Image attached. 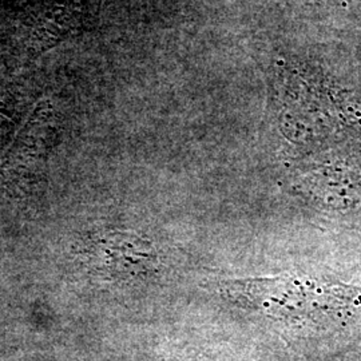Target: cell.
<instances>
[{
    "label": "cell",
    "instance_id": "2",
    "mask_svg": "<svg viewBox=\"0 0 361 361\" xmlns=\"http://www.w3.org/2000/svg\"><path fill=\"white\" fill-rule=\"evenodd\" d=\"M79 257L92 276L104 281L133 283L154 276L159 257L150 240L129 231H99L79 246Z\"/></svg>",
    "mask_w": 361,
    "mask_h": 361
},
{
    "label": "cell",
    "instance_id": "1",
    "mask_svg": "<svg viewBox=\"0 0 361 361\" xmlns=\"http://www.w3.org/2000/svg\"><path fill=\"white\" fill-rule=\"evenodd\" d=\"M232 302L262 310L273 317L322 319L341 316L361 304V292L349 285L319 277L243 279L219 284Z\"/></svg>",
    "mask_w": 361,
    "mask_h": 361
}]
</instances>
